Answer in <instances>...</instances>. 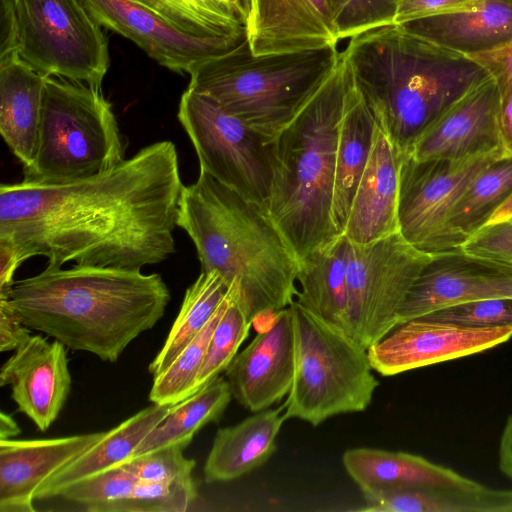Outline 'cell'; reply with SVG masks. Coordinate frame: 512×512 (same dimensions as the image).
Listing matches in <instances>:
<instances>
[{
  "mask_svg": "<svg viewBox=\"0 0 512 512\" xmlns=\"http://www.w3.org/2000/svg\"><path fill=\"white\" fill-rule=\"evenodd\" d=\"M66 347L34 335L18 347L2 365L0 385L11 386L18 410L40 431L58 417L71 388Z\"/></svg>",
  "mask_w": 512,
  "mask_h": 512,
  "instance_id": "obj_19",
  "label": "cell"
},
{
  "mask_svg": "<svg viewBox=\"0 0 512 512\" xmlns=\"http://www.w3.org/2000/svg\"><path fill=\"white\" fill-rule=\"evenodd\" d=\"M500 298L512 299V266L461 248L435 254L402 304L397 326L449 305Z\"/></svg>",
  "mask_w": 512,
  "mask_h": 512,
  "instance_id": "obj_15",
  "label": "cell"
},
{
  "mask_svg": "<svg viewBox=\"0 0 512 512\" xmlns=\"http://www.w3.org/2000/svg\"><path fill=\"white\" fill-rule=\"evenodd\" d=\"M423 316L467 327L509 325L512 324V299H483L462 302L443 307Z\"/></svg>",
  "mask_w": 512,
  "mask_h": 512,
  "instance_id": "obj_38",
  "label": "cell"
},
{
  "mask_svg": "<svg viewBox=\"0 0 512 512\" xmlns=\"http://www.w3.org/2000/svg\"><path fill=\"white\" fill-rule=\"evenodd\" d=\"M337 46L255 55L247 38L234 49L199 63L188 88L209 96L269 142L328 76Z\"/></svg>",
  "mask_w": 512,
  "mask_h": 512,
  "instance_id": "obj_6",
  "label": "cell"
},
{
  "mask_svg": "<svg viewBox=\"0 0 512 512\" xmlns=\"http://www.w3.org/2000/svg\"><path fill=\"white\" fill-rule=\"evenodd\" d=\"M187 34L246 35L245 23L228 0H134Z\"/></svg>",
  "mask_w": 512,
  "mask_h": 512,
  "instance_id": "obj_33",
  "label": "cell"
},
{
  "mask_svg": "<svg viewBox=\"0 0 512 512\" xmlns=\"http://www.w3.org/2000/svg\"><path fill=\"white\" fill-rule=\"evenodd\" d=\"M184 448L167 446L141 454L121 463L137 479L144 482H191L195 460L186 458Z\"/></svg>",
  "mask_w": 512,
  "mask_h": 512,
  "instance_id": "obj_37",
  "label": "cell"
},
{
  "mask_svg": "<svg viewBox=\"0 0 512 512\" xmlns=\"http://www.w3.org/2000/svg\"><path fill=\"white\" fill-rule=\"evenodd\" d=\"M231 399L227 379L216 377L199 391L172 405L166 417L141 441L131 457L172 445L185 449L201 428L221 419Z\"/></svg>",
  "mask_w": 512,
  "mask_h": 512,
  "instance_id": "obj_30",
  "label": "cell"
},
{
  "mask_svg": "<svg viewBox=\"0 0 512 512\" xmlns=\"http://www.w3.org/2000/svg\"><path fill=\"white\" fill-rule=\"evenodd\" d=\"M232 5L236 8L237 12L243 19L244 23L248 17L252 0H229Z\"/></svg>",
  "mask_w": 512,
  "mask_h": 512,
  "instance_id": "obj_50",
  "label": "cell"
},
{
  "mask_svg": "<svg viewBox=\"0 0 512 512\" xmlns=\"http://www.w3.org/2000/svg\"><path fill=\"white\" fill-rule=\"evenodd\" d=\"M19 56V34L13 0H0V63Z\"/></svg>",
  "mask_w": 512,
  "mask_h": 512,
  "instance_id": "obj_44",
  "label": "cell"
},
{
  "mask_svg": "<svg viewBox=\"0 0 512 512\" xmlns=\"http://www.w3.org/2000/svg\"><path fill=\"white\" fill-rule=\"evenodd\" d=\"M512 219V193L510 196L495 210V212L488 219V224L508 221Z\"/></svg>",
  "mask_w": 512,
  "mask_h": 512,
  "instance_id": "obj_49",
  "label": "cell"
},
{
  "mask_svg": "<svg viewBox=\"0 0 512 512\" xmlns=\"http://www.w3.org/2000/svg\"><path fill=\"white\" fill-rule=\"evenodd\" d=\"M432 257L400 232L363 245L349 242V335L368 349L393 330L410 289Z\"/></svg>",
  "mask_w": 512,
  "mask_h": 512,
  "instance_id": "obj_11",
  "label": "cell"
},
{
  "mask_svg": "<svg viewBox=\"0 0 512 512\" xmlns=\"http://www.w3.org/2000/svg\"><path fill=\"white\" fill-rule=\"evenodd\" d=\"M340 40L392 24L400 0H335Z\"/></svg>",
  "mask_w": 512,
  "mask_h": 512,
  "instance_id": "obj_39",
  "label": "cell"
},
{
  "mask_svg": "<svg viewBox=\"0 0 512 512\" xmlns=\"http://www.w3.org/2000/svg\"><path fill=\"white\" fill-rule=\"evenodd\" d=\"M172 405L152 404L121 422L85 452L48 477L35 499L57 497L71 485L131 458L141 441L166 417Z\"/></svg>",
  "mask_w": 512,
  "mask_h": 512,
  "instance_id": "obj_26",
  "label": "cell"
},
{
  "mask_svg": "<svg viewBox=\"0 0 512 512\" xmlns=\"http://www.w3.org/2000/svg\"><path fill=\"white\" fill-rule=\"evenodd\" d=\"M511 193L512 154L504 153L474 176L448 216L449 232L460 248Z\"/></svg>",
  "mask_w": 512,
  "mask_h": 512,
  "instance_id": "obj_31",
  "label": "cell"
},
{
  "mask_svg": "<svg viewBox=\"0 0 512 512\" xmlns=\"http://www.w3.org/2000/svg\"><path fill=\"white\" fill-rule=\"evenodd\" d=\"M512 337V324L467 327L425 316L408 320L371 345L372 369L382 376L481 353Z\"/></svg>",
  "mask_w": 512,
  "mask_h": 512,
  "instance_id": "obj_13",
  "label": "cell"
},
{
  "mask_svg": "<svg viewBox=\"0 0 512 512\" xmlns=\"http://www.w3.org/2000/svg\"><path fill=\"white\" fill-rule=\"evenodd\" d=\"M229 1V0H228ZM230 2V1H229ZM231 3V2H230ZM232 4V3H231Z\"/></svg>",
  "mask_w": 512,
  "mask_h": 512,
  "instance_id": "obj_52",
  "label": "cell"
},
{
  "mask_svg": "<svg viewBox=\"0 0 512 512\" xmlns=\"http://www.w3.org/2000/svg\"><path fill=\"white\" fill-rule=\"evenodd\" d=\"M354 85L339 58L291 121L267 142L272 184L266 214L298 260L340 237L332 219L338 132Z\"/></svg>",
  "mask_w": 512,
  "mask_h": 512,
  "instance_id": "obj_5",
  "label": "cell"
},
{
  "mask_svg": "<svg viewBox=\"0 0 512 512\" xmlns=\"http://www.w3.org/2000/svg\"><path fill=\"white\" fill-rule=\"evenodd\" d=\"M27 327L8 299L0 296V351L16 350L31 337Z\"/></svg>",
  "mask_w": 512,
  "mask_h": 512,
  "instance_id": "obj_43",
  "label": "cell"
},
{
  "mask_svg": "<svg viewBox=\"0 0 512 512\" xmlns=\"http://www.w3.org/2000/svg\"><path fill=\"white\" fill-rule=\"evenodd\" d=\"M227 303L228 293L206 326L163 373L153 378V385L149 393V400L153 404L174 405L190 396L210 338Z\"/></svg>",
  "mask_w": 512,
  "mask_h": 512,
  "instance_id": "obj_34",
  "label": "cell"
},
{
  "mask_svg": "<svg viewBox=\"0 0 512 512\" xmlns=\"http://www.w3.org/2000/svg\"><path fill=\"white\" fill-rule=\"evenodd\" d=\"M19 56L43 76L101 86L110 60L102 26L80 0H13Z\"/></svg>",
  "mask_w": 512,
  "mask_h": 512,
  "instance_id": "obj_9",
  "label": "cell"
},
{
  "mask_svg": "<svg viewBox=\"0 0 512 512\" xmlns=\"http://www.w3.org/2000/svg\"><path fill=\"white\" fill-rule=\"evenodd\" d=\"M342 52L376 124L404 154L443 112L491 78L472 58L394 23L351 37Z\"/></svg>",
  "mask_w": 512,
  "mask_h": 512,
  "instance_id": "obj_4",
  "label": "cell"
},
{
  "mask_svg": "<svg viewBox=\"0 0 512 512\" xmlns=\"http://www.w3.org/2000/svg\"><path fill=\"white\" fill-rule=\"evenodd\" d=\"M104 433L0 440V512H35V493L40 485Z\"/></svg>",
  "mask_w": 512,
  "mask_h": 512,
  "instance_id": "obj_20",
  "label": "cell"
},
{
  "mask_svg": "<svg viewBox=\"0 0 512 512\" xmlns=\"http://www.w3.org/2000/svg\"><path fill=\"white\" fill-rule=\"evenodd\" d=\"M0 296L30 329L111 363L155 326L170 301L157 273L77 264L69 269L47 265L37 275L14 281Z\"/></svg>",
  "mask_w": 512,
  "mask_h": 512,
  "instance_id": "obj_2",
  "label": "cell"
},
{
  "mask_svg": "<svg viewBox=\"0 0 512 512\" xmlns=\"http://www.w3.org/2000/svg\"><path fill=\"white\" fill-rule=\"evenodd\" d=\"M338 16L335 0H252L246 38L255 55L337 46Z\"/></svg>",
  "mask_w": 512,
  "mask_h": 512,
  "instance_id": "obj_18",
  "label": "cell"
},
{
  "mask_svg": "<svg viewBox=\"0 0 512 512\" xmlns=\"http://www.w3.org/2000/svg\"><path fill=\"white\" fill-rule=\"evenodd\" d=\"M45 78L20 57L0 63V133L24 168L37 152Z\"/></svg>",
  "mask_w": 512,
  "mask_h": 512,
  "instance_id": "obj_22",
  "label": "cell"
},
{
  "mask_svg": "<svg viewBox=\"0 0 512 512\" xmlns=\"http://www.w3.org/2000/svg\"><path fill=\"white\" fill-rule=\"evenodd\" d=\"M20 427L11 415L0 413V440L11 439L20 433Z\"/></svg>",
  "mask_w": 512,
  "mask_h": 512,
  "instance_id": "obj_48",
  "label": "cell"
},
{
  "mask_svg": "<svg viewBox=\"0 0 512 512\" xmlns=\"http://www.w3.org/2000/svg\"><path fill=\"white\" fill-rule=\"evenodd\" d=\"M294 368V330L288 306L273 313L270 325L236 354L225 375L232 397L256 413L288 395Z\"/></svg>",
  "mask_w": 512,
  "mask_h": 512,
  "instance_id": "obj_17",
  "label": "cell"
},
{
  "mask_svg": "<svg viewBox=\"0 0 512 512\" xmlns=\"http://www.w3.org/2000/svg\"><path fill=\"white\" fill-rule=\"evenodd\" d=\"M485 0H400L394 24H405L414 20L439 14L467 11L478 8Z\"/></svg>",
  "mask_w": 512,
  "mask_h": 512,
  "instance_id": "obj_41",
  "label": "cell"
},
{
  "mask_svg": "<svg viewBox=\"0 0 512 512\" xmlns=\"http://www.w3.org/2000/svg\"><path fill=\"white\" fill-rule=\"evenodd\" d=\"M137 483L138 479L119 464L71 485L57 497L86 512H131Z\"/></svg>",
  "mask_w": 512,
  "mask_h": 512,
  "instance_id": "obj_35",
  "label": "cell"
},
{
  "mask_svg": "<svg viewBox=\"0 0 512 512\" xmlns=\"http://www.w3.org/2000/svg\"><path fill=\"white\" fill-rule=\"evenodd\" d=\"M501 94L489 78L443 112L406 153L417 160H459L503 150Z\"/></svg>",
  "mask_w": 512,
  "mask_h": 512,
  "instance_id": "obj_16",
  "label": "cell"
},
{
  "mask_svg": "<svg viewBox=\"0 0 512 512\" xmlns=\"http://www.w3.org/2000/svg\"><path fill=\"white\" fill-rule=\"evenodd\" d=\"M177 116L200 170L266 212L272 164L265 139L215 100L189 88L181 95Z\"/></svg>",
  "mask_w": 512,
  "mask_h": 512,
  "instance_id": "obj_10",
  "label": "cell"
},
{
  "mask_svg": "<svg viewBox=\"0 0 512 512\" xmlns=\"http://www.w3.org/2000/svg\"><path fill=\"white\" fill-rule=\"evenodd\" d=\"M512 220V219H511Z\"/></svg>",
  "mask_w": 512,
  "mask_h": 512,
  "instance_id": "obj_53",
  "label": "cell"
},
{
  "mask_svg": "<svg viewBox=\"0 0 512 512\" xmlns=\"http://www.w3.org/2000/svg\"><path fill=\"white\" fill-rule=\"evenodd\" d=\"M403 154L376 124L370 155L342 234L349 242L363 245L399 232V170Z\"/></svg>",
  "mask_w": 512,
  "mask_h": 512,
  "instance_id": "obj_21",
  "label": "cell"
},
{
  "mask_svg": "<svg viewBox=\"0 0 512 512\" xmlns=\"http://www.w3.org/2000/svg\"><path fill=\"white\" fill-rule=\"evenodd\" d=\"M227 294V287L216 272L201 271L186 290L177 318L162 349L149 364L153 378L163 373L198 335Z\"/></svg>",
  "mask_w": 512,
  "mask_h": 512,
  "instance_id": "obj_32",
  "label": "cell"
},
{
  "mask_svg": "<svg viewBox=\"0 0 512 512\" xmlns=\"http://www.w3.org/2000/svg\"><path fill=\"white\" fill-rule=\"evenodd\" d=\"M498 85L501 100L512 93V38L497 48L471 56Z\"/></svg>",
  "mask_w": 512,
  "mask_h": 512,
  "instance_id": "obj_42",
  "label": "cell"
},
{
  "mask_svg": "<svg viewBox=\"0 0 512 512\" xmlns=\"http://www.w3.org/2000/svg\"><path fill=\"white\" fill-rule=\"evenodd\" d=\"M502 154L500 150L459 160H417L403 154L398 197L403 238L432 255L460 249L449 232L448 216L474 176Z\"/></svg>",
  "mask_w": 512,
  "mask_h": 512,
  "instance_id": "obj_12",
  "label": "cell"
},
{
  "mask_svg": "<svg viewBox=\"0 0 512 512\" xmlns=\"http://www.w3.org/2000/svg\"><path fill=\"white\" fill-rule=\"evenodd\" d=\"M251 324L228 293L227 306L212 333L190 395L199 391L226 370L236 356L240 345L247 338Z\"/></svg>",
  "mask_w": 512,
  "mask_h": 512,
  "instance_id": "obj_36",
  "label": "cell"
},
{
  "mask_svg": "<svg viewBox=\"0 0 512 512\" xmlns=\"http://www.w3.org/2000/svg\"><path fill=\"white\" fill-rule=\"evenodd\" d=\"M342 463L361 492L387 486L475 487L479 482L426 458L402 451L358 447Z\"/></svg>",
  "mask_w": 512,
  "mask_h": 512,
  "instance_id": "obj_25",
  "label": "cell"
},
{
  "mask_svg": "<svg viewBox=\"0 0 512 512\" xmlns=\"http://www.w3.org/2000/svg\"><path fill=\"white\" fill-rule=\"evenodd\" d=\"M21 261L15 249L5 241L0 240V292L7 291L13 284L14 274Z\"/></svg>",
  "mask_w": 512,
  "mask_h": 512,
  "instance_id": "obj_45",
  "label": "cell"
},
{
  "mask_svg": "<svg viewBox=\"0 0 512 512\" xmlns=\"http://www.w3.org/2000/svg\"><path fill=\"white\" fill-rule=\"evenodd\" d=\"M498 467L505 477L512 480V415L506 419L500 436Z\"/></svg>",
  "mask_w": 512,
  "mask_h": 512,
  "instance_id": "obj_46",
  "label": "cell"
},
{
  "mask_svg": "<svg viewBox=\"0 0 512 512\" xmlns=\"http://www.w3.org/2000/svg\"><path fill=\"white\" fill-rule=\"evenodd\" d=\"M284 410V404L267 408L219 429L203 468L206 483L232 481L262 466L277 449Z\"/></svg>",
  "mask_w": 512,
  "mask_h": 512,
  "instance_id": "obj_23",
  "label": "cell"
},
{
  "mask_svg": "<svg viewBox=\"0 0 512 512\" xmlns=\"http://www.w3.org/2000/svg\"><path fill=\"white\" fill-rule=\"evenodd\" d=\"M349 241L340 236L299 260L295 301L349 334L347 260Z\"/></svg>",
  "mask_w": 512,
  "mask_h": 512,
  "instance_id": "obj_29",
  "label": "cell"
},
{
  "mask_svg": "<svg viewBox=\"0 0 512 512\" xmlns=\"http://www.w3.org/2000/svg\"><path fill=\"white\" fill-rule=\"evenodd\" d=\"M177 225L194 243L201 271L221 277L250 323L292 304L299 260L260 206L200 170L182 188Z\"/></svg>",
  "mask_w": 512,
  "mask_h": 512,
  "instance_id": "obj_3",
  "label": "cell"
},
{
  "mask_svg": "<svg viewBox=\"0 0 512 512\" xmlns=\"http://www.w3.org/2000/svg\"><path fill=\"white\" fill-rule=\"evenodd\" d=\"M500 133L505 154H512V93L501 100Z\"/></svg>",
  "mask_w": 512,
  "mask_h": 512,
  "instance_id": "obj_47",
  "label": "cell"
},
{
  "mask_svg": "<svg viewBox=\"0 0 512 512\" xmlns=\"http://www.w3.org/2000/svg\"><path fill=\"white\" fill-rule=\"evenodd\" d=\"M375 128L373 114L354 81L341 118L336 151L332 219L340 236L370 155Z\"/></svg>",
  "mask_w": 512,
  "mask_h": 512,
  "instance_id": "obj_28",
  "label": "cell"
},
{
  "mask_svg": "<svg viewBox=\"0 0 512 512\" xmlns=\"http://www.w3.org/2000/svg\"><path fill=\"white\" fill-rule=\"evenodd\" d=\"M507 2H509L510 4H512V0H506Z\"/></svg>",
  "mask_w": 512,
  "mask_h": 512,
  "instance_id": "obj_51",
  "label": "cell"
},
{
  "mask_svg": "<svg viewBox=\"0 0 512 512\" xmlns=\"http://www.w3.org/2000/svg\"><path fill=\"white\" fill-rule=\"evenodd\" d=\"M411 32L453 52L471 57L512 38V4L485 0L473 10L439 14L405 24Z\"/></svg>",
  "mask_w": 512,
  "mask_h": 512,
  "instance_id": "obj_24",
  "label": "cell"
},
{
  "mask_svg": "<svg viewBox=\"0 0 512 512\" xmlns=\"http://www.w3.org/2000/svg\"><path fill=\"white\" fill-rule=\"evenodd\" d=\"M372 512H512V489L387 486L362 492Z\"/></svg>",
  "mask_w": 512,
  "mask_h": 512,
  "instance_id": "obj_27",
  "label": "cell"
},
{
  "mask_svg": "<svg viewBox=\"0 0 512 512\" xmlns=\"http://www.w3.org/2000/svg\"><path fill=\"white\" fill-rule=\"evenodd\" d=\"M93 19L135 43L161 66L190 74L201 62L242 43L243 36L200 37L180 31L134 0H80Z\"/></svg>",
  "mask_w": 512,
  "mask_h": 512,
  "instance_id": "obj_14",
  "label": "cell"
},
{
  "mask_svg": "<svg viewBox=\"0 0 512 512\" xmlns=\"http://www.w3.org/2000/svg\"><path fill=\"white\" fill-rule=\"evenodd\" d=\"M124 155V139L101 86L47 76L37 152L22 181L82 180L116 166Z\"/></svg>",
  "mask_w": 512,
  "mask_h": 512,
  "instance_id": "obj_7",
  "label": "cell"
},
{
  "mask_svg": "<svg viewBox=\"0 0 512 512\" xmlns=\"http://www.w3.org/2000/svg\"><path fill=\"white\" fill-rule=\"evenodd\" d=\"M461 250L512 266V220L484 225L466 239Z\"/></svg>",
  "mask_w": 512,
  "mask_h": 512,
  "instance_id": "obj_40",
  "label": "cell"
},
{
  "mask_svg": "<svg viewBox=\"0 0 512 512\" xmlns=\"http://www.w3.org/2000/svg\"><path fill=\"white\" fill-rule=\"evenodd\" d=\"M295 344V368L284 416L313 427L339 414L365 411L379 381L367 348L295 300L289 306Z\"/></svg>",
  "mask_w": 512,
  "mask_h": 512,
  "instance_id": "obj_8",
  "label": "cell"
},
{
  "mask_svg": "<svg viewBox=\"0 0 512 512\" xmlns=\"http://www.w3.org/2000/svg\"><path fill=\"white\" fill-rule=\"evenodd\" d=\"M176 146L141 148L116 166L82 180L0 186V240L23 263L141 270L176 252L183 188Z\"/></svg>",
  "mask_w": 512,
  "mask_h": 512,
  "instance_id": "obj_1",
  "label": "cell"
}]
</instances>
